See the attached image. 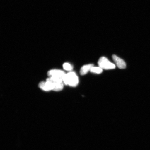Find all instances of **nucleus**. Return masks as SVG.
Returning <instances> with one entry per match:
<instances>
[{
  "instance_id": "nucleus-6",
  "label": "nucleus",
  "mask_w": 150,
  "mask_h": 150,
  "mask_svg": "<svg viewBox=\"0 0 150 150\" xmlns=\"http://www.w3.org/2000/svg\"><path fill=\"white\" fill-rule=\"evenodd\" d=\"M52 82L53 85V91H59L63 89L64 86L63 82Z\"/></svg>"
},
{
  "instance_id": "nucleus-2",
  "label": "nucleus",
  "mask_w": 150,
  "mask_h": 150,
  "mask_svg": "<svg viewBox=\"0 0 150 150\" xmlns=\"http://www.w3.org/2000/svg\"><path fill=\"white\" fill-rule=\"evenodd\" d=\"M98 65L99 67L105 70H110L115 68V65L108 60L105 57H101L98 61Z\"/></svg>"
},
{
  "instance_id": "nucleus-7",
  "label": "nucleus",
  "mask_w": 150,
  "mask_h": 150,
  "mask_svg": "<svg viewBox=\"0 0 150 150\" xmlns=\"http://www.w3.org/2000/svg\"><path fill=\"white\" fill-rule=\"evenodd\" d=\"M91 72L96 74H100L103 72V69L100 67H93L90 71Z\"/></svg>"
},
{
  "instance_id": "nucleus-8",
  "label": "nucleus",
  "mask_w": 150,
  "mask_h": 150,
  "mask_svg": "<svg viewBox=\"0 0 150 150\" xmlns=\"http://www.w3.org/2000/svg\"><path fill=\"white\" fill-rule=\"evenodd\" d=\"M39 87L41 89L45 91H49L46 85V82H41L39 84Z\"/></svg>"
},
{
  "instance_id": "nucleus-1",
  "label": "nucleus",
  "mask_w": 150,
  "mask_h": 150,
  "mask_svg": "<svg viewBox=\"0 0 150 150\" xmlns=\"http://www.w3.org/2000/svg\"><path fill=\"white\" fill-rule=\"evenodd\" d=\"M63 82L66 85H68L71 87H76L79 83L78 77L76 73L69 72L66 74Z\"/></svg>"
},
{
  "instance_id": "nucleus-3",
  "label": "nucleus",
  "mask_w": 150,
  "mask_h": 150,
  "mask_svg": "<svg viewBox=\"0 0 150 150\" xmlns=\"http://www.w3.org/2000/svg\"><path fill=\"white\" fill-rule=\"evenodd\" d=\"M48 75L50 76L55 77L63 80L66 74L64 71L62 70H52L48 72Z\"/></svg>"
},
{
  "instance_id": "nucleus-4",
  "label": "nucleus",
  "mask_w": 150,
  "mask_h": 150,
  "mask_svg": "<svg viewBox=\"0 0 150 150\" xmlns=\"http://www.w3.org/2000/svg\"><path fill=\"white\" fill-rule=\"evenodd\" d=\"M112 59L117 64V67L120 69H124L126 68V64L125 62L115 55L112 56Z\"/></svg>"
},
{
  "instance_id": "nucleus-5",
  "label": "nucleus",
  "mask_w": 150,
  "mask_h": 150,
  "mask_svg": "<svg viewBox=\"0 0 150 150\" xmlns=\"http://www.w3.org/2000/svg\"><path fill=\"white\" fill-rule=\"evenodd\" d=\"M93 67V64H89L83 66L80 69V73L81 75H84L87 74L89 71H91Z\"/></svg>"
},
{
  "instance_id": "nucleus-9",
  "label": "nucleus",
  "mask_w": 150,
  "mask_h": 150,
  "mask_svg": "<svg viewBox=\"0 0 150 150\" xmlns=\"http://www.w3.org/2000/svg\"><path fill=\"white\" fill-rule=\"evenodd\" d=\"M63 67L64 70L67 71H71L72 70L73 67L70 64L66 63L64 64Z\"/></svg>"
}]
</instances>
